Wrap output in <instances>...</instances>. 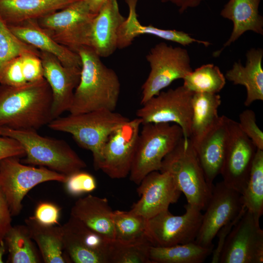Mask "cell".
Returning a JSON list of instances; mask_svg holds the SVG:
<instances>
[{
    "label": "cell",
    "mask_w": 263,
    "mask_h": 263,
    "mask_svg": "<svg viewBox=\"0 0 263 263\" xmlns=\"http://www.w3.org/2000/svg\"><path fill=\"white\" fill-rule=\"evenodd\" d=\"M52 104L44 78L19 87L0 84V127L37 131L53 120Z\"/></svg>",
    "instance_id": "cell-1"
},
{
    "label": "cell",
    "mask_w": 263,
    "mask_h": 263,
    "mask_svg": "<svg viewBox=\"0 0 263 263\" xmlns=\"http://www.w3.org/2000/svg\"><path fill=\"white\" fill-rule=\"evenodd\" d=\"M77 53L81 61L80 77L69 112L76 114L99 110L115 111L121 88L117 74L91 48L84 46Z\"/></svg>",
    "instance_id": "cell-2"
},
{
    "label": "cell",
    "mask_w": 263,
    "mask_h": 263,
    "mask_svg": "<svg viewBox=\"0 0 263 263\" xmlns=\"http://www.w3.org/2000/svg\"><path fill=\"white\" fill-rule=\"evenodd\" d=\"M129 120L124 115L107 110H99L53 119L50 129L69 133L81 148L90 150L94 168L98 170L103 147L110 135Z\"/></svg>",
    "instance_id": "cell-3"
},
{
    "label": "cell",
    "mask_w": 263,
    "mask_h": 263,
    "mask_svg": "<svg viewBox=\"0 0 263 263\" xmlns=\"http://www.w3.org/2000/svg\"><path fill=\"white\" fill-rule=\"evenodd\" d=\"M0 135L17 140L23 147L22 163L46 167L67 176L86 167L85 162L63 140L46 137L35 130L0 127Z\"/></svg>",
    "instance_id": "cell-4"
},
{
    "label": "cell",
    "mask_w": 263,
    "mask_h": 263,
    "mask_svg": "<svg viewBox=\"0 0 263 263\" xmlns=\"http://www.w3.org/2000/svg\"><path fill=\"white\" fill-rule=\"evenodd\" d=\"M160 171L173 177L188 203L205 210L212 188L207 184L195 149L189 138L184 137L163 159Z\"/></svg>",
    "instance_id": "cell-5"
},
{
    "label": "cell",
    "mask_w": 263,
    "mask_h": 263,
    "mask_svg": "<svg viewBox=\"0 0 263 263\" xmlns=\"http://www.w3.org/2000/svg\"><path fill=\"white\" fill-rule=\"evenodd\" d=\"M142 125L129 174L130 180L137 185L149 173L160 170L164 158L183 138L181 128L175 124Z\"/></svg>",
    "instance_id": "cell-6"
},
{
    "label": "cell",
    "mask_w": 263,
    "mask_h": 263,
    "mask_svg": "<svg viewBox=\"0 0 263 263\" xmlns=\"http://www.w3.org/2000/svg\"><path fill=\"white\" fill-rule=\"evenodd\" d=\"M150 67L148 76L143 84L141 104L159 94L174 81L183 79L193 70L187 49L161 42L152 47L146 56Z\"/></svg>",
    "instance_id": "cell-7"
},
{
    "label": "cell",
    "mask_w": 263,
    "mask_h": 263,
    "mask_svg": "<svg viewBox=\"0 0 263 263\" xmlns=\"http://www.w3.org/2000/svg\"><path fill=\"white\" fill-rule=\"evenodd\" d=\"M67 176L44 167L26 165L19 157H9L0 160V188L9 207L12 216L20 213L22 201L36 186L47 181L64 183Z\"/></svg>",
    "instance_id": "cell-8"
},
{
    "label": "cell",
    "mask_w": 263,
    "mask_h": 263,
    "mask_svg": "<svg viewBox=\"0 0 263 263\" xmlns=\"http://www.w3.org/2000/svg\"><path fill=\"white\" fill-rule=\"evenodd\" d=\"M96 15L84 0H79L37 20L54 40L77 53L80 48L88 47L92 23Z\"/></svg>",
    "instance_id": "cell-9"
},
{
    "label": "cell",
    "mask_w": 263,
    "mask_h": 263,
    "mask_svg": "<svg viewBox=\"0 0 263 263\" xmlns=\"http://www.w3.org/2000/svg\"><path fill=\"white\" fill-rule=\"evenodd\" d=\"M193 93L183 85L161 92L142 105L136 111L142 125L172 123L182 129L184 139L189 138L192 115Z\"/></svg>",
    "instance_id": "cell-10"
},
{
    "label": "cell",
    "mask_w": 263,
    "mask_h": 263,
    "mask_svg": "<svg viewBox=\"0 0 263 263\" xmlns=\"http://www.w3.org/2000/svg\"><path fill=\"white\" fill-rule=\"evenodd\" d=\"M185 208L182 215H173L168 209L147 219L146 236L152 246H170L195 241L203 214L188 203Z\"/></svg>",
    "instance_id": "cell-11"
},
{
    "label": "cell",
    "mask_w": 263,
    "mask_h": 263,
    "mask_svg": "<svg viewBox=\"0 0 263 263\" xmlns=\"http://www.w3.org/2000/svg\"><path fill=\"white\" fill-rule=\"evenodd\" d=\"M205 210L195 241L202 246L211 247L214 246L212 241L219 230L241 217L246 209L242 195L222 181L213 186Z\"/></svg>",
    "instance_id": "cell-12"
},
{
    "label": "cell",
    "mask_w": 263,
    "mask_h": 263,
    "mask_svg": "<svg viewBox=\"0 0 263 263\" xmlns=\"http://www.w3.org/2000/svg\"><path fill=\"white\" fill-rule=\"evenodd\" d=\"M260 218L245 210L226 237L219 263H263V230Z\"/></svg>",
    "instance_id": "cell-13"
},
{
    "label": "cell",
    "mask_w": 263,
    "mask_h": 263,
    "mask_svg": "<svg viewBox=\"0 0 263 263\" xmlns=\"http://www.w3.org/2000/svg\"><path fill=\"white\" fill-rule=\"evenodd\" d=\"M141 125L138 117L129 119L110 135L103 148L98 170L112 179L124 178L130 174Z\"/></svg>",
    "instance_id": "cell-14"
},
{
    "label": "cell",
    "mask_w": 263,
    "mask_h": 263,
    "mask_svg": "<svg viewBox=\"0 0 263 263\" xmlns=\"http://www.w3.org/2000/svg\"><path fill=\"white\" fill-rule=\"evenodd\" d=\"M228 127L227 146L220 174L225 185L242 194L257 149L238 122L228 118Z\"/></svg>",
    "instance_id": "cell-15"
},
{
    "label": "cell",
    "mask_w": 263,
    "mask_h": 263,
    "mask_svg": "<svg viewBox=\"0 0 263 263\" xmlns=\"http://www.w3.org/2000/svg\"><path fill=\"white\" fill-rule=\"evenodd\" d=\"M61 227L63 251L70 261L108 263V248L111 241L71 216Z\"/></svg>",
    "instance_id": "cell-16"
},
{
    "label": "cell",
    "mask_w": 263,
    "mask_h": 263,
    "mask_svg": "<svg viewBox=\"0 0 263 263\" xmlns=\"http://www.w3.org/2000/svg\"><path fill=\"white\" fill-rule=\"evenodd\" d=\"M137 189L140 199L129 212L146 219L168 210L176 203L181 191L172 175L167 171H154L145 176Z\"/></svg>",
    "instance_id": "cell-17"
},
{
    "label": "cell",
    "mask_w": 263,
    "mask_h": 263,
    "mask_svg": "<svg viewBox=\"0 0 263 263\" xmlns=\"http://www.w3.org/2000/svg\"><path fill=\"white\" fill-rule=\"evenodd\" d=\"M43 77L49 84L52 94V115L58 118L69 111L75 90L79 83L81 67L64 66L54 55L40 51Z\"/></svg>",
    "instance_id": "cell-18"
},
{
    "label": "cell",
    "mask_w": 263,
    "mask_h": 263,
    "mask_svg": "<svg viewBox=\"0 0 263 263\" xmlns=\"http://www.w3.org/2000/svg\"><path fill=\"white\" fill-rule=\"evenodd\" d=\"M125 19L117 0H107L93 19L88 47L100 57L111 56L118 49L119 32Z\"/></svg>",
    "instance_id": "cell-19"
},
{
    "label": "cell",
    "mask_w": 263,
    "mask_h": 263,
    "mask_svg": "<svg viewBox=\"0 0 263 263\" xmlns=\"http://www.w3.org/2000/svg\"><path fill=\"white\" fill-rule=\"evenodd\" d=\"M228 118L222 115L219 122L197 144H192L207 182L211 188L213 181L221 173L226 153L228 138Z\"/></svg>",
    "instance_id": "cell-20"
},
{
    "label": "cell",
    "mask_w": 263,
    "mask_h": 263,
    "mask_svg": "<svg viewBox=\"0 0 263 263\" xmlns=\"http://www.w3.org/2000/svg\"><path fill=\"white\" fill-rule=\"evenodd\" d=\"M129 8V15L120 27L118 49H122L132 45L134 38L142 35H150L163 39L176 42L184 46L193 43L206 47L210 45L207 41L198 40L189 34L176 30L163 29L152 25H142L137 18L136 6L139 0H125Z\"/></svg>",
    "instance_id": "cell-21"
},
{
    "label": "cell",
    "mask_w": 263,
    "mask_h": 263,
    "mask_svg": "<svg viewBox=\"0 0 263 263\" xmlns=\"http://www.w3.org/2000/svg\"><path fill=\"white\" fill-rule=\"evenodd\" d=\"M20 40L39 51L50 53L65 66L81 67L79 54L54 40L38 24L37 19H29L8 26Z\"/></svg>",
    "instance_id": "cell-22"
},
{
    "label": "cell",
    "mask_w": 263,
    "mask_h": 263,
    "mask_svg": "<svg viewBox=\"0 0 263 263\" xmlns=\"http://www.w3.org/2000/svg\"><path fill=\"white\" fill-rule=\"evenodd\" d=\"M261 0H229L220 12L223 18L233 23L231 34L219 50L213 56H219L227 46L235 42L245 32L251 31L263 35V18L259 13Z\"/></svg>",
    "instance_id": "cell-23"
},
{
    "label": "cell",
    "mask_w": 263,
    "mask_h": 263,
    "mask_svg": "<svg viewBox=\"0 0 263 263\" xmlns=\"http://www.w3.org/2000/svg\"><path fill=\"white\" fill-rule=\"evenodd\" d=\"M246 57L245 66L240 62H234L225 76L234 85L245 88L246 97L244 105L249 106L255 101L263 100V50L262 48H251L247 52Z\"/></svg>",
    "instance_id": "cell-24"
},
{
    "label": "cell",
    "mask_w": 263,
    "mask_h": 263,
    "mask_svg": "<svg viewBox=\"0 0 263 263\" xmlns=\"http://www.w3.org/2000/svg\"><path fill=\"white\" fill-rule=\"evenodd\" d=\"M113 214L106 198L92 195L78 199L71 210V216L109 241L114 240Z\"/></svg>",
    "instance_id": "cell-25"
},
{
    "label": "cell",
    "mask_w": 263,
    "mask_h": 263,
    "mask_svg": "<svg viewBox=\"0 0 263 263\" xmlns=\"http://www.w3.org/2000/svg\"><path fill=\"white\" fill-rule=\"evenodd\" d=\"M79 0H0V19L8 26L38 19Z\"/></svg>",
    "instance_id": "cell-26"
},
{
    "label": "cell",
    "mask_w": 263,
    "mask_h": 263,
    "mask_svg": "<svg viewBox=\"0 0 263 263\" xmlns=\"http://www.w3.org/2000/svg\"><path fill=\"white\" fill-rule=\"evenodd\" d=\"M25 223L44 263H70L69 258L63 254L61 225H44L34 216L26 219Z\"/></svg>",
    "instance_id": "cell-27"
},
{
    "label": "cell",
    "mask_w": 263,
    "mask_h": 263,
    "mask_svg": "<svg viewBox=\"0 0 263 263\" xmlns=\"http://www.w3.org/2000/svg\"><path fill=\"white\" fill-rule=\"evenodd\" d=\"M218 94L194 93L191 103L192 115L189 139L197 144L219 122L218 109L221 104Z\"/></svg>",
    "instance_id": "cell-28"
},
{
    "label": "cell",
    "mask_w": 263,
    "mask_h": 263,
    "mask_svg": "<svg viewBox=\"0 0 263 263\" xmlns=\"http://www.w3.org/2000/svg\"><path fill=\"white\" fill-rule=\"evenodd\" d=\"M214 246L204 247L195 241L170 246L151 245V263H202L212 253Z\"/></svg>",
    "instance_id": "cell-29"
},
{
    "label": "cell",
    "mask_w": 263,
    "mask_h": 263,
    "mask_svg": "<svg viewBox=\"0 0 263 263\" xmlns=\"http://www.w3.org/2000/svg\"><path fill=\"white\" fill-rule=\"evenodd\" d=\"M26 225L12 226L4 242L8 251V263H38L40 259Z\"/></svg>",
    "instance_id": "cell-30"
},
{
    "label": "cell",
    "mask_w": 263,
    "mask_h": 263,
    "mask_svg": "<svg viewBox=\"0 0 263 263\" xmlns=\"http://www.w3.org/2000/svg\"><path fill=\"white\" fill-rule=\"evenodd\" d=\"M183 79V85L193 93L218 94L226 83L225 75L219 68L210 63L192 70Z\"/></svg>",
    "instance_id": "cell-31"
},
{
    "label": "cell",
    "mask_w": 263,
    "mask_h": 263,
    "mask_svg": "<svg viewBox=\"0 0 263 263\" xmlns=\"http://www.w3.org/2000/svg\"><path fill=\"white\" fill-rule=\"evenodd\" d=\"M147 219L128 211L115 210L113 214L114 241L126 244L148 241L146 236Z\"/></svg>",
    "instance_id": "cell-32"
},
{
    "label": "cell",
    "mask_w": 263,
    "mask_h": 263,
    "mask_svg": "<svg viewBox=\"0 0 263 263\" xmlns=\"http://www.w3.org/2000/svg\"><path fill=\"white\" fill-rule=\"evenodd\" d=\"M241 195L246 209L260 218L263 214V150H256L248 180Z\"/></svg>",
    "instance_id": "cell-33"
},
{
    "label": "cell",
    "mask_w": 263,
    "mask_h": 263,
    "mask_svg": "<svg viewBox=\"0 0 263 263\" xmlns=\"http://www.w3.org/2000/svg\"><path fill=\"white\" fill-rule=\"evenodd\" d=\"M151 245L148 241L133 244L111 241L108 248V263H151L149 257Z\"/></svg>",
    "instance_id": "cell-34"
},
{
    "label": "cell",
    "mask_w": 263,
    "mask_h": 263,
    "mask_svg": "<svg viewBox=\"0 0 263 263\" xmlns=\"http://www.w3.org/2000/svg\"><path fill=\"white\" fill-rule=\"evenodd\" d=\"M28 53L40 55L39 50L20 40L0 19V69L10 59Z\"/></svg>",
    "instance_id": "cell-35"
},
{
    "label": "cell",
    "mask_w": 263,
    "mask_h": 263,
    "mask_svg": "<svg viewBox=\"0 0 263 263\" xmlns=\"http://www.w3.org/2000/svg\"><path fill=\"white\" fill-rule=\"evenodd\" d=\"M27 83L23 75L21 55L10 59L0 68V84L19 87Z\"/></svg>",
    "instance_id": "cell-36"
},
{
    "label": "cell",
    "mask_w": 263,
    "mask_h": 263,
    "mask_svg": "<svg viewBox=\"0 0 263 263\" xmlns=\"http://www.w3.org/2000/svg\"><path fill=\"white\" fill-rule=\"evenodd\" d=\"M64 183L68 193L75 196L92 192L97 187L94 176L82 170L67 176Z\"/></svg>",
    "instance_id": "cell-37"
},
{
    "label": "cell",
    "mask_w": 263,
    "mask_h": 263,
    "mask_svg": "<svg viewBox=\"0 0 263 263\" xmlns=\"http://www.w3.org/2000/svg\"><path fill=\"white\" fill-rule=\"evenodd\" d=\"M238 123L242 131L257 149L263 150V132L257 124L254 112L249 109L243 111L239 115Z\"/></svg>",
    "instance_id": "cell-38"
},
{
    "label": "cell",
    "mask_w": 263,
    "mask_h": 263,
    "mask_svg": "<svg viewBox=\"0 0 263 263\" xmlns=\"http://www.w3.org/2000/svg\"><path fill=\"white\" fill-rule=\"evenodd\" d=\"M21 58L23 75L27 83L44 78L42 64L39 56L28 53L22 54Z\"/></svg>",
    "instance_id": "cell-39"
},
{
    "label": "cell",
    "mask_w": 263,
    "mask_h": 263,
    "mask_svg": "<svg viewBox=\"0 0 263 263\" xmlns=\"http://www.w3.org/2000/svg\"><path fill=\"white\" fill-rule=\"evenodd\" d=\"M60 208L55 204L47 202L39 203L37 206L34 217L40 223L48 225H57Z\"/></svg>",
    "instance_id": "cell-40"
},
{
    "label": "cell",
    "mask_w": 263,
    "mask_h": 263,
    "mask_svg": "<svg viewBox=\"0 0 263 263\" xmlns=\"http://www.w3.org/2000/svg\"><path fill=\"white\" fill-rule=\"evenodd\" d=\"M25 156L22 146L15 139L0 135V160L9 157Z\"/></svg>",
    "instance_id": "cell-41"
},
{
    "label": "cell",
    "mask_w": 263,
    "mask_h": 263,
    "mask_svg": "<svg viewBox=\"0 0 263 263\" xmlns=\"http://www.w3.org/2000/svg\"><path fill=\"white\" fill-rule=\"evenodd\" d=\"M11 216L8 202L0 188V245L4 243L6 233L12 226Z\"/></svg>",
    "instance_id": "cell-42"
},
{
    "label": "cell",
    "mask_w": 263,
    "mask_h": 263,
    "mask_svg": "<svg viewBox=\"0 0 263 263\" xmlns=\"http://www.w3.org/2000/svg\"><path fill=\"white\" fill-rule=\"evenodd\" d=\"M162 3H171L178 9L180 14L183 13L189 8L199 6L204 0H160Z\"/></svg>",
    "instance_id": "cell-43"
},
{
    "label": "cell",
    "mask_w": 263,
    "mask_h": 263,
    "mask_svg": "<svg viewBox=\"0 0 263 263\" xmlns=\"http://www.w3.org/2000/svg\"><path fill=\"white\" fill-rule=\"evenodd\" d=\"M107 0H84L88 6L90 11L97 14L103 4Z\"/></svg>",
    "instance_id": "cell-44"
},
{
    "label": "cell",
    "mask_w": 263,
    "mask_h": 263,
    "mask_svg": "<svg viewBox=\"0 0 263 263\" xmlns=\"http://www.w3.org/2000/svg\"><path fill=\"white\" fill-rule=\"evenodd\" d=\"M6 250V246L4 242L0 245V263H3V256Z\"/></svg>",
    "instance_id": "cell-45"
}]
</instances>
